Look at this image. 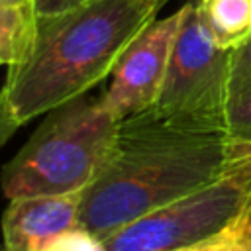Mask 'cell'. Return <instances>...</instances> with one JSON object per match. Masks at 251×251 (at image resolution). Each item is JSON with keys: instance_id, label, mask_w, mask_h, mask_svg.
Listing matches in <instances>:
<instances>
[{"instance_id": "cell-1", "label": "cell", "mask_w": 251, "mask_h": 251, "mask_svg": "<svg viewBox=\"0 0 251 251\" xmlns=\"http://www.w3.org/2000/svg\"><path fill=\"white\" fill-rule=\"evenodd\" d=\"M251 159L226 131L186 127L153 110L120 120L110 157L80 192V224L100 239Z\"/></svg>"}, {"instance_id": "cell-2", "label": "cell", "mask_w": 251, "mask_h": 251, "mask_svg": "<svg viewBox=\"0 0 251 251\" xmlns=\"http://www.w3.org/2000/svg\"><path fill=\"white\" fill-rule=\"evenodd\" d=\"M167 0H90L37 16L25 55L8 67L0 112L18 129L31 118L86 94L112 75L126 47Z\"/></svg>"}, {"instance_id": "cell-3", "label": "cell", "mask_w": 251, "mask_h": 251, "mask_svg": "<svg viewBox=\"0 0 251 251\" xmlns=\"http://www.w3.org/2000/svg\"><path fill=\"white\" fill-rule=\"evenodd\" d=\"M120 120L104 96L82 94L45 114V120L4 165L0 188L8 200L82 192L104 167Z\"/></svg>"}, {"instance_id": "cell-4", "label": "cell", "mask_w": 251, "mask_h": 251, "mask_svg": "<svg viewBox=\"0 0 251 251\" xmlns=\"http://www.w3.org/2000/svg\"><path fill=\"white\" fill-rule=\"evenodd\" d=\"M251 237V159L102 237L106 251H186Z\"/></svg>"}, {"instance_id": "cell-5", "label": "cell", "mask_w": 251, "mask_h": 251, "mask_svg": "<svg viewBox=\"0 0 251 251\" xmlns=\"http://www.w3.org/2000/svg\"><path fill=\"white\" fill-rule=\"evenodd\" d=\"M231 59L233 49L214 43L202 25L196 0H188L182 6V22L159 100L151 110L186 127L226 131Z\"/></svg>"}, {"instance_id": "cell-6", "label": "cell", "mask_w": 251, "mask_h": 251, "mask_svg": "<svg viewBox=\"0 0 251 251\" xmlns=\"http://www.w3.org/2000/svg\"><path fill=\"white\" fill-rule=\"evenodd\" d=\"M180 22L182 6L163 20H153L118 59L110 86L102 92L106 106L118 120L157 104Z\"/></svg>"}, {"instance_id": "cell-7", "label": "cell", "mask_w": 251, "mask_h": 251, "mask_svg": "<svg viewBox=\"0 0 251 251\" xmlns=\"http://www.w3.org/2000/svg\"><path fill=\"white\" fill-rule=\"evenodd\" d=\"M82 226L80 192L12 198L2 216L6 251H39L55 235Z\"/></svg>"}, {"instance_id": "cell-8", "label": "cell", "mask_w": 251, "mask_h": 251, "mask_svg": "<svg viewBox=\"0 0 251 251\" xmlns=\"http://www.w3.org/2000/svg\"><path fill=\"white\" fill-rule=\"evenodd\" d=\"M202 25L222 49H237L251 39V0H196Z\"/></svg>"}, {"instance_id": "cell-9", "label": "cell", "mask_w": 251, "mask_h": 251, "mask_svg": "<svg viewBox=\"0 0 251 251\" xmlns=\"http://www.w3.org/2000/svg\"><path fill=\"white\" fill-rule=\"evenodd\" d=\"M226 133L243 145H251V39L233 49L227 102Z\"/></svg>"}, {"instance_id": "cell-10", "label": "cell", "mask_w": 251, "mask_h": 251, "mask_svg": "<svg viewBox=\"0 0 251 251\" xmlns=\"http://www.w3.org/2000/svg\"><path fill=\"white\" fill-rule=\"evenodd\" d=\"M37 14L31 4H0V65L18 63L33 37Z\"/></svg>"}, {"instance_id": "cell-11", "label": "cell", "mask_w": 251, "mask_h": 251, "mask_svg": "<svg viewBox=\"0 0 251 251\" xmlns=\"http://www.w3.org/2000/svg\"><path fill=\"white\" fill-rule=\"evenodd\" d=\"M39 251H106V247L98 235L76 226L49 239Z\"/></svg>"}, {"instance_id": "cell-12", "label": "cell", "mask_w": 251, "mask_h": 251, "mask_svg": "<svg viewBox=\"0 0 251 251\" xmlns=\"http://www.w3.org/2000/svg\"><path fill=\"white\" fill-rule=\"evenodd\" d=\"M90 0H31V6L37 16H49V14H59L65 10H73L76 6H82Z\"/></svg>"}, {"instance_id": "cell-13", "label": "cell", "mask_w": 251, "mask_h": 251, "mask_svg": "<svg viewBox=\"0 0 251 251\" xmlns=\"http://www.w3.org/2000/svg\"><path fill=\"white\" fill-rule=\"evenodd\" d=\"M186 251H251V237L249 239H222V241L206 243V245L192 247Z\"/></svg>"}, {"instance_id": "cell-14", "label": "cell", "mask_w": 251, "mask_h": 251, "mask_svg": "<svg viewBox=\"0 0 251 251\" xmlns=\"http://www.w3.org/2000/svg\"><path fill=\"white\" fill-rule=\"evenodd\" d=\"M14 131H16V129L6 122V118H4V116H2V112H0V145H2V143H4V141H6Z\"/></svg>"}, {"instance_id": "cell-15", "label": "cell", "mask_w": 251, "mask_h": 251, "mask_svg": "<svg viewBox=\"0 0 251 251\" xmlns=\"http://www.w3.org/2000/svg\"><path fill=\"white\" fill-rule=\"evenodd\" d=\"M0 4H31V0H0Z\"/></svg>"}, {"instance_id": "cell-16", "label": "cell", "mask_w": 251, "mask_h": 251, "mask_svg": "<svg viewBox=\"0 0 251 251\" xmlns=\"http://www.w3.org/2000/svg\"><path fill=\"white\" fill-rule=\"evenodd\" d=\"M0 251H6V247H4V245H2V243H0Z\"/></svg>"}]
</instances>
